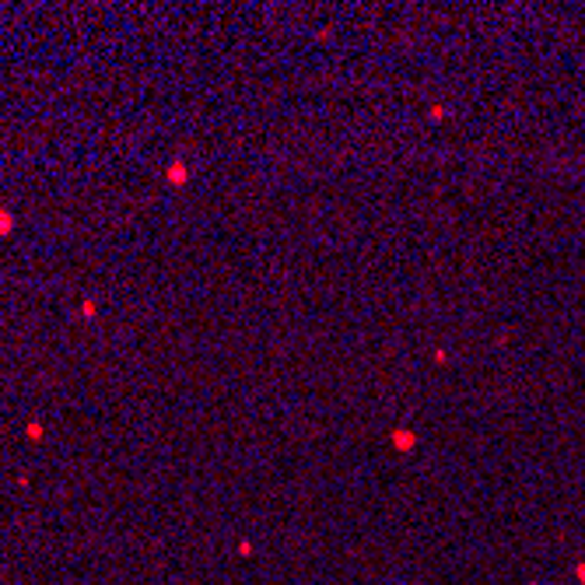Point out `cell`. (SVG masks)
Masks as SVG:
<instances>
[{"label": "cell", "instance_id": "obj_1", "mask_svg": "<svg viewBox=\"0 0 585 585\" xmlns=\"http://www.w3.org/2000/svg\"><path fill=\"white\" fill-rule=\"evenodd\" d=\"M190 179H193V172H190V165H186L182 158H172V161L165 165V182H168L172 190H182Z\"/></svg>", "mask_w": 585, "mask_h": 585}, {"label": "cell", "instance_id": "obj_3", "mask_svg": "<svg viewBox=\"0 0 585 585\" xmlns=\"http://www.w3.org/2000/svg\"><path fill=\"white\" fill-rule=\"evenodd\" d=\"M392 445H396V449H410V445H413V435H407V428H400L396 435H392Z\"/></svg>", "mask_w": 585, "mask_h": 585}, {"label": "cell", "instance_id": "obj_2", "mask_svg": "<svg viewBox=\"0 0 585 585\" xmlns=\"http://www.w3.org/2000/svg\"><path fill=\"white\" fill-rule=\"evenodd\" d=\"M14 224H18V217H14V211H7V207H0V238H7V235L14 232Z\"/></svg>", "mask_w": 585, "mask_h": 585}, {"label": "cell", "instance_id": "obj_5", "mask_svg": "<svg viewBox=\"0 0 585 585\" xmlns=\"http://www.w3.org/2000/svg\"><path fill=\"white\" fill-rule=\"evenodd\" d=\"M25 438H28V442H42V424L39 421H28V424H25Z\"/></svg>", "mask_w": 585, "mask_h": 585}, {"label": "cell", "instance_id": "obj_4", "mask_svg": "<svg viewBox=\"0 0 585 585\" xmlns=\"http://www.w3.org/2000/svg\"><path fill=\"white\" fill-rule=\"evenodd\" d=\"M95 315H98L95 298H81V319H95Z\"/></svg>", "mask_w": 585, "mask_h": 585}]
</instances>
